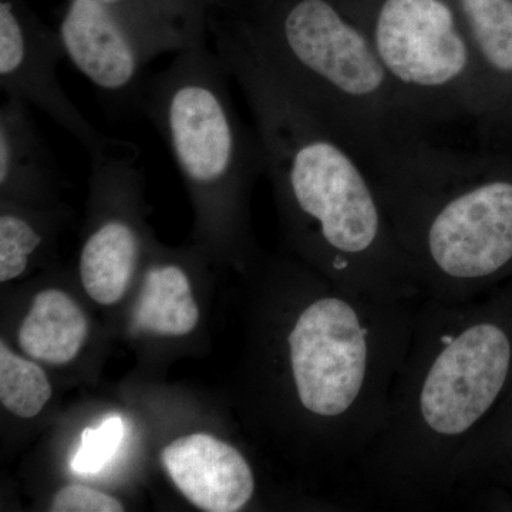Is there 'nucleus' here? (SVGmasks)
Here are the masks:
<instances>
[{
    "instance_id": "f257e3e1",
    "label": "nucleus",
    "mask_w": 512,
    "mask_h": 512,
    "mask_svg": "<svg viewBox=\"0 0 512 512\" xmlns=\"http://www.w3.org/2000/svg\"><path fill=\"white\" fill-rule=\"evenodd\" d=\"M210 32L248 101L265 171L296 247L340 291L384 303L419 301L365 164L276 72L241 9L217 0Z\"/></svg>"
},
{
    "instance_id": "f03ea898",
    "label": "nucleus",
    "mask_w": 512,
    "mask_h": 512,
    "mask_svg": "<svg viewBox=\"0 0 512 512\" xmlns=\"http://www.w3.org/2000/svg\"><path fill=\"white\" fill-rule=\"evenodd\" d=\"M511 384L512 279L467 302L419 299L357 494L406 507L450 503L458 458Z\"/></svg>"
},
{
    "instance_id": "7ed1b4c3",
    "label": "nucleus",
    "mask_w": 512,
    "mask_h": 512,
    "mask_svg": "<svg viewBox=\"0 0 512 512\" xmlns=\"http://www.w3.org/2000/svg\"><path fill=\"white\" fill-rule=\"evenodd\" d=\"M367 171L421 298L467 302L511 281V173L426 136Z\"/></svg>"
},
{
    "instance_id": "20e7f679",
    "label": "nucleus",
    "mask_w": 512,
    "mask_h": 512,
    "mask_svg": "<svg viewBox=\"0 0 512 512\" xmlns=\"http://www.w3.org/2000/svg\"><path fill=\"white\" fill-rule=\"evenodd\" d=\"M245 16L276 72L366 168L424 136L340 0H278Z\"/></svg>"
},
{
    "instance_id": "39448f33",
    "label": "nucleus",
    "mask_w": 512,
    "mask_h": 512,
    "mask_svg": "<svg viewBox=\"0 0 512 512\" xmlns=\"http://www.w3.org/2000/svg\"><path fill=\"white\" fill-rule=\"evenodd\" d=\"M228 77L218 53L198 43L144 84L140 107L198 200L237 211L265 161L255 128L232 103Z\"/></svg>"
},
{
    "instance_id": "423d86ee",
    "label": "nucleus",
    "mask_w": 512,
    "mask_h": 512,
    "mask_svg": "<svg viewBox=\"0 0 512 512\" xmlns=\"http://www.w3.org/2000/svg\"><path fill=\"white\" fill-rule=\"evenodd\" d=\"M365 30L397 96L426 128L485 111L473 49L451 0H340Z\"/></svg>"
},
{
    "instance_id": "0eeeda50",
    "label": "nucleus",
    "mask_w": 512,
    "mask_h": 512,
    "mask_svg": "<svg viewBox=\"0 0 512 512\" xmlns=\"http://www.w3.org/2000/svg\"><path fill=\"white\" fill-rule=\"evenodd\" d=\"M64 49L57 30L33 12L26 0H0V86L6 97L42 110L72 134L90 157L119 146L74 106L57 79Z\"/></svg>"
},
{
    "instance_id": "6e6552de",
    "label": "nucleus",
    "mask_w": 512,
    "mask_h": 512,
    "mask_svg": "<svg viewBox=\"0 0 512 512\" xmlns=\"http://www.w3.org/2000/svg\"><path fill=\"white\" fill-rule=\"evenodd\" d=\"M60 40L69 59L107 96L141 103L144 69L167 53L99 0H66L60 16Z\"/></svg>"
},
{
    "instance_id": "1a4fd4ad",
    "label": "nucleus",
    "mask_w": 512,
    "mask_h": 512,
    "mask_svg": "<svg viewBox=\"0 0 512 512\" xmlns=\"http://www.w3.org/2000/svg\"><path fill=\"white\" fill-rule=\"evenodd\" d=\"M161 463L180 493L202 511H241L255 497V473L247 458L211 434L171 441Z\"/></svg>"
},
{
    "instance_id": "9d476101",
    "label": "nucleus",
    "mask_w": 512,
    "mask_h": 512,
    "mask_svg": "<svg viewBox=\"0 0 512 512\" xmlns=\"http://www.w3.org/2000/svg\"><path fill=\"white\" fill-rule=\"evenodd\" d=\"M107 210L84 242L80 255V276L84 291L100 305H114L126 295L141 255V234L133 215L109 210L106 192L92 175Z\"/></svg>"
},
{
    "instance_id": "9b49d317",
    "label": "nucleus",
    "mask_w": 512,
    "mask_h": 512,
    "mask_svg": "<svg viewBox=\"0 0 512 512\" xmlns=\"http://www.w3.org/2000/svg\"><path fill=\"white\" fill-rule=\"evenodd\" d=\"M55 160L25 101L8 97L0 109V190L42 195L55 181Z\"/></svg>"
},
{
    "instance_id": "f8f14e48",
    "label": "nucleus",
    "mask_w": 512,
    "mask_h": 512,
    "mask_svg": "<svg viewBox=\"0 0 512 512\" xmlns=\"http://www.w3.org/2000/svg\"><path fill=\"white\" fill-rule=\"evenodd\" d=\"M89 333L80 306L67 293L46 289L37 293L20 325L18 339L23 352L49 365H66L79 355Z\"/></svg>"
},
{
    "instance_id": "ddd939ff",
    "label": "nucleus",
    "mask_w": 512,
    "mask_h": 512,
    "mask_svg": "<svg viewBox=\"0 0 512 512\" xmlns=\"http://www.w3.org/2000/svg\"><path fill=\"white\" fill-rule=\"evenodd\" d=\"M454 481V500H471L491 488H512V384L458 458Z\"/></svg>"
},
{
    "instance_id": "4468645a",
    "label": "nucleus",
    "mask_w": 512,
    "mask_h": 512,
    "mask_svg": "<svg viewBox=\"0 0 512 512\" xmlns=\"http://www.w3.org/2000/svg\"><path fill=\"white\" fill-rule=\"evenodd\" d=\"M476 56L485 110L493 89L512 79V0H451Z\"/></svg>"
},
{
    "instance_id": "2eb2a0df",
    "label": "nucleus",
    "mask_w": 512,
    "mask_h": 512,
    "mask_svg": "<svg viewBox=\"0 0 512 512\" xmlns=\"http://www.w3.org/2000/svg\"><path fill=\"white\" fill-rule=\"evenodd\" d=\"M168 52L207 42L214 0H99Z\"/></svg>"
},
{
    "instance_id": "dca6fc26",
    "label": "nucleus",
    "mask_w": 512,
    "mask_h": 512,
    "mask_svg": "<svg viewBox=\"0 0 512 512\" xmlns=\"http://www.w3.org/2000/svg\"><path fill=\"white\" fill-rule=\"evenodd\" d=\"M198 319L187 272L177 264L150 266L134 308V326L156 335L184 336L195 329Z\"/></svg>"
},
{
    "instance_id": "f3484780",
    "label": "nucleus",
    "mask_w": 512,
    "mask_h": 512,
    "mask_svg": "<svg viewBox=\"0 0 512 512\" xmlns=\"http://www.w3.org/2000/svg\"><path fill=\"white\" fill-rule=\"evenodd\" d=\"M52 397L45 370L0 343V402L15 416L32 419Z\"/></svg>"
},
{
    "instance_id": "a211bd4d",
    "label": "nucleus",
    "mask_w": 512,
    "mask_h": 512,
    "mask_svg": "<svg viewBox=\"0 0 512 512\" xmlns=\"http://www.w3.org/2000/svg\"><path fill=\"white\" fill-rule=\"evenodd\" d=\"M43 242L45 232L29 215L18 210H3L0 215V282L22 275Z\"/></svg>"
},
{
    "instance_id": "6ab92c4d",
    "label": "nucleus",
    "mask_w": 512,
    "mask_h": 512,
    "mask_svg": "<svg viewBox=\"0 0 512 512\" xmlns=\"http://www.w3.org/2000/svg\"><path fill=\"white\" fill-rule=\"evenodd\" d=\"M124 424L119 416L107 417L99 427L83 431L82 443L74 454L72 470L79 476H94L110 463L119 451Z\"/></svg>"
},
{
    "instance_id": "aec40b11",
    "label": "nucleus",
    "mask_w": 512,
    "mask_h": 512,
    "mask_svg": "<svg viewBox=\"0 0 512 512\" xmlns=\"http://www.w3.org/2000/svg\"><path fill=\"white\" fill-rule=\"evenodd\" d=\"M50 511L53 512H121L123 504L116 498L92 487L70 484L57 491Z\"/></svg>"
},
{
    "instance_id": "412c9836",
    "label": "nucleus",
    "mask_w": 512,
    "mask_h": 512,
    "mask_svg": "<svg viewBox=\"0 0 512 512\" xmlns=\"http://www.w3.org/2000/svg\"><path fill=\"white\" fill-rule=\"evenodd\" d=\"M231 2L248 15H261L265 10L274 6L278 0H231Z\"/></svg>"
}]
</instances>
